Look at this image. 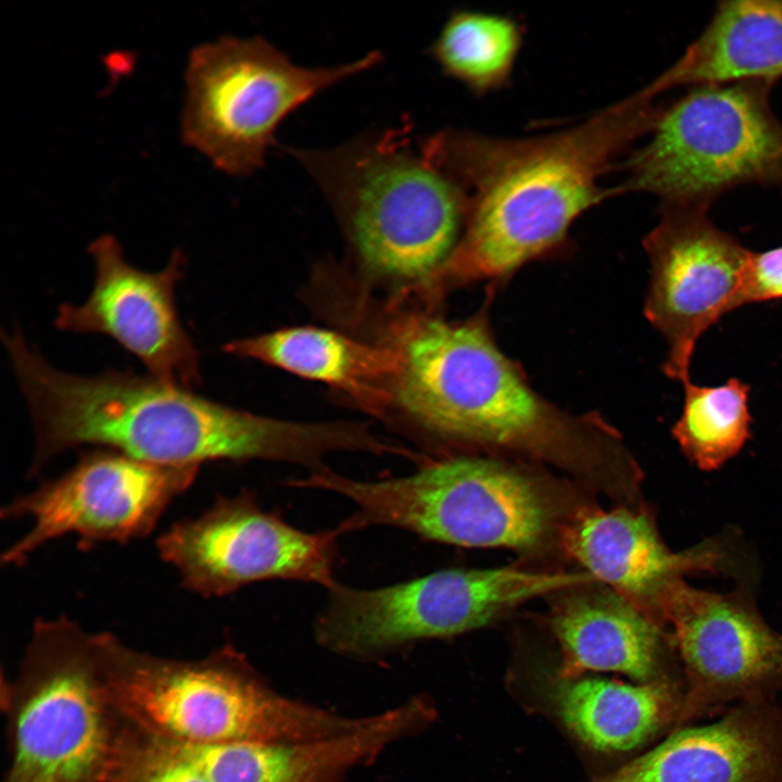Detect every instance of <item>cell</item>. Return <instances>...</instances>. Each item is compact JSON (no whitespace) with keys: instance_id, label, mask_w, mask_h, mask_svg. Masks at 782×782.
<instances>
[{"instance_id":"1","label":"cell","mask_w":782,"mask_h":782,"mask_svg":"<svg viewBox=\"0 0 782 782\" xmlns=\"http://www.w3.org/2000/svg\"><path fill=\"white\" fill-rule=\"evenodd\" d=\"M2 341L33 419L30 475L67 450L92 445L163 466L266 459L312 472L349 444L340 421L264 417L133 370L74 375L50 365L18 330Z\"/></svg>"},{"instance_id":"10","label":"cell","mask_w":782,"mask_h":782,"mask_svg":"<svg viewBox=\"0 0 782 782\" xmlns=\"http://www.w3.org/2000/svg\"><path fill=\"white\" fill-rule=\"evenodd\" d=\"M594 582L588 572L515 567L444 569L376 589L337 582L328 589L314 636L331 653L374 659L478 629L527 601Z\"/></svg>"},{"instance_id":"23","label":"cell","mask_w":782,"mask_h":782,"mask_svg":"<svg viewBox=\"0 0 782 782\" xmlns=\"http://www.w3.org/2000/svg\"><path fill=\"white\" fill-rule=\"evenodd\" d=\"M521 42V26L514 18L458 10L430 52L445 75L482 96L507 84Z\"/></svg>"},{"instance_id":"14","label":"cell","mask_w":782,"mask_h":782,"mask_svg":"<svg viewBox=\"0 0 782 782\" xmlns=\"http://www.w3.org/2000/svg\"><path fill=\"white\" fill-rule=\"evenodd\" d=\"M709 207L661 205L644 239L651 264L645 315L667 343L666 375L682 384L701 337L744 305L752 250L719 228Z\"/></svg>"},{"instance_id":"5","label":"cell","mask_w":782,"mask_h":782,"mask_svg":"<svg viewBox=\"0 0 782 782\" xmlns=\"http://www.w3.org/2000/svg\"><path fill=\"white\" fill-rule=\"evenodd\" d=\"M287 151L313 177L371 274L421 283L455 249L466 194L424 139L414 143L408 125L329 149Z\"/></svg>"},{"instance_id":"2","label":"cell","mask_w":782,"mask_h":782,"mask_svg":"<svg viewBox=\"0 0 782 782\" xmlns=\"http://www.w3.org/2000/svg\"><path fill=\"white\" fill-rule=\"evenodd\" d=\"M646 87L564 130L499 138L447 129L425 139L463 188L462 236L420 286L443 287L512 272L559 243L572 223L609 194L600 187L615 159L649 133L661 105Z\"/></svg>"},{"instance_id":"8","label":"cell","mask_w":782,"mask_h":782,"mask_svg":"<svg viewBox=\"0 0 782 782\" xmlns=\"http://www.w3.org/2000/svg\"><path fill=\"white\" fill-rule=\"evenodd\" d=\"M773 85H699L661 105L649 139L627 159L617 192L706 207L741 186L782 193V122L770 104Z\"/></svg>"},{"instance_id":"26","label":"cell","mask_w":782,"mask_h":782,"mask_svg":"<svg viewBox=\"0 0 782 782\" xmlns=\"http://www.w3.org/2000/svg\"><path fill=\"white\" fill-rule=\"evenodd\" d=\"M782 299V245L753 251L744 290V305Z\"/></svg>"},{"instance_id":"12","label":"cell","mask_w":782,"mask_h":782,"mask_svg":"<svg viewBox=\"0 0 782 782\" xmlns=\"http://www.w3.org/2000/svg\"><path fill=\"white\" fill-rule=\"evenodd\" d=\"M337 528L306 532L265 510L243 489L218 495L197 517L173 524L156 540L159 556L182 586L204 597L224 596L270 579L333 586L339 556Z\"/></svg>"},{"instance_id":"25","label":"cell","mask_w":782,"mask_h":782,"mask_svg":"<svg viewBox=\"0 0 782 782\" xmlns=\"http://www.w3.org/2000/svg\"><path fill=\"white\" fill-rule=\"evenodd\" d=\"M118 782H210L175 744L140 731L128 752Z\"/></svg>"},{"instance_id":"19","label":"cell","mask_w":782,"mask_h":782,"mask_svg":"<svg viewBox=\"0 0 782 782\" xmlns=\"http://www.w3.org/2000/svg\"><path fill=\"white\" fill-rule=\"evenodd\" d=\"M551 629L562 649L560 680L614 671L638 683L684 686L669 631L610 590L579 592L554 608Z\"/></svg>"},{"instance_id":"18","label":"cell","mask_w":782,"mask_h":782,"mask_svg":"<svg viewBox=\"0 0 782 782\" xmlns=\"http://www.w3.org/2000/svg\"><path fill=\"white\" fill-rule=\"evenodd\" d=\"M593 782H782V704H742L679 728Z\"/></svg>"},{"instance_id":"17","label":"cell","mask_w":782,"mask_h":782,"mask_svg":"<svg viewBox=\"0 0 782 782\" xmlns=\"http://www.w3.org/2000/svg\"><path fill=\"white\" fill-rule=\"evenodd\" d=\"M426 695H414L366 716L357 728L327 739L292 743H174L210 782H342L391 745L425 730L434 719Z\"/></svg>"},{"instance_id":"3","label":"cell","mask_w":782,"mask_h":782,"mask_svg":"<svg viewBox=\"0 0 782 782\" xmlns=\"http://www.w3.org/2000/svg\"><path fill=\"white\" fill-rule=\"evenodd\" d=\"M384 344L400 356L393 406L428 436L522 453L582 475L635 477L614 434L537 394L478 321L405 314L389 324Z\"/></svg>"},{"instance_id":"13","label":"cell","mask_w":782,"mask_h":782,"mask_svg":"<svg viewBox=\"0 0 782 782\" xmlns=\"http://www.w3.org/2000/svg\"><path fill=\"white\" fill-rule=\"evenodd\" d=\"M666 627L684 681L677 729L737 705L777 701L782 692V633L744 585L716 592L680 582Z\"/></svg>"},{"instance_id":"11","label":"cell","mask_w":782,"mask_h":782,"mask_svg":"<svg viewBox=\"0 0 782 782\" xmlns=\"http://www.w3.org/2000/svg\"><path fill=\"white\" fill-rule=\"evenodd\" d=\"M199 469L151 464L101 447L86 451L61 476L1 509L4 519L31 521L1 562L23 565L42 545L66 534L78 537V546L85 548L146 538L174 500L193 484Z\"/></svg>"},{"instance_id":"24","label":"cell","mask_w":782,"mask_h":782,"mask_svg":"<svg viewBox=\"0 0 782 782\" xmlns=\"http://www.w3.org/2000/svg\"><path fill=\"white\" fill-rule=\"evenodd\" d=\"M684 399L672 436L685 457L704 471L734 457L751 436L749 386L730 378L718 386L683 383Z\"/></svg>"},{"instance_id":"9","label":"cell","mask_w":782,"mask_h":782,"mask_svg":"<svg viewBox=\"0 0 782 782\" xmlns=\"http://www.w3.org/2000/svg\"><path fill=\"white\" fill-rule=\"evenodd\" d=\"M381 61L382 53L371 51L336 66L304 67L258 36L201 43L187 60L181 139L220 172L251 175L289 114Z\"/></svg>"},{"instance_id":"16","label":"cell","mask_w":782,"mask_h":782,"mask_svg":"<svg viewBox=\"0 0 782 782\" xmlns=\"http://www.w3.org/2000/svg\"><path fill=\"white\" fill-rule=\"evenodd\" d=\"M565 550L596 581L606 583L658 626L676 586L689 575L739 576V563L722 538L671 551L645 509H584L563 531Z\"/></svg>"},{"instance_id":"22","label":"cell","mask_w":782,"mask_h":782,"mask_svg":"<svg viewBox=\"0 0 782 782\" xmlns=\"http://www.w3.org/2000/svg\"><path fill=\"white\" fill-rule=\"evenodd\" d=\"M683 692V685L671 682L576 678L560 680L554 702L564 724L585 745L628 752L677 729Z\"/></svg>"},{"instance_id":"20","label":"cell","mask_w":782,"mask_h":782,"mask_svg":"<svg viewBox=\"0 0 782 782\" xmlns=\"http://www.w3.org/2000/svg\"><path fill=\"white\" fill-rule=\"evenodd\" d=\"M223 350L331 386L375 415L393 406L392 384L400 356L386 344L302 326L232 340Z\"/></svg>"},{"instance_id":"21","label":"cell","mask_w":782,"mask_h":782,"mask_svg":"<svg viewBox=\"0 0 782 782\" xmlns=\"http://www.w3.org/2000/svg\"><path fill=\"white\" fill-rule=\"evenodd\" d=\"M782 77V0H727L685 51L651 83L674 88Z\"/></svg>"},{"instance_id":"7","label":"cell","mask_w":782,"mask_h":782,"mask_svg":"<svg viewBox=\"0 0 782 782\" xmlns=\"http://www.w3.org/2000/svg\"><path fill=\"white\" fill-rule=\"evenodd\" d=\"M290 487L331 491L356 509L341 533L371 526L407 530L426 540L464 547H539L553 526L554 505L534 479L494 459L425 461L413 474L361 481L330 469L287 481Z\"/></svg>"},{"instance_id":"6","label":"cell","mask_w":782,"mask_h":782,"mask_svg":"<svg viewBox=\"0 0 782 782\" xmlns=\"http://www.w3.org/2000/svg\"><path fill=\"white\" fill-rule=\"evenodd\" d=\"M9 762L1 782H118L137 736L104 681L98 632L37 619L16 673L0 679Z\"/></svg>"},{"instance_id":"4","label":"cell","mask_w":782,"mask_h":782,"mask_svg":"<svg viewBox=\"0 0 782 782\" xmlns=\"http://www.w3.org/2000/svg\"><path fill=\"white\" fill-rule=\"evenodd\" d=\"M108 692L140 731L186 745L292 743L349 732L346 716L279 693L235 645L199 659L162 657L98 632Z\"/></svg>"},{"instance_id":"15","label":"cell","mask_w":782,"mask_h":782,"mask_svg":"<svg viewBox=\"0 0 782 782\" xmlns=\"http://www.w3.org/2000/svg\"><path fill=\"white\" fill-rule=\"evenodd\" d=\"M96 265L93 288L85 303H63L54 326L75 333H102L136 356L151 376L187 389L200 387V352L185 329L175 289L184 276L185 254L176 250L159 272L127 262L109 234L88 247Z\"/></svg>"}]
</instances>
